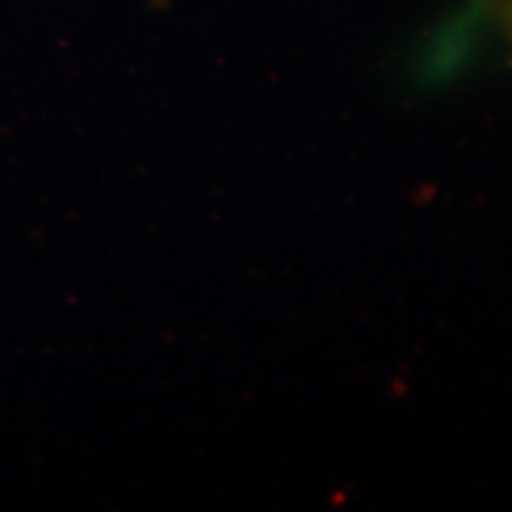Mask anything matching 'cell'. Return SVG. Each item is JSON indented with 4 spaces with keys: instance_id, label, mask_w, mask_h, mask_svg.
<instances>
[{
    "instance_id": "obj_1",
    "label": "cell",
    "mask_w": 512,
    "mask_h": 512,
    "mask_svg": "<svg viewBox=\"0 0 512 512\" xmlns=\"http://www.w3.org/2000/svg\"><path fill=\"white\" fill-rule=\"evenodd\" d=\"M470 6L476 9L478 18L501 37L504 49L512 57V0H470Z\"/></svg>"
}]
</instances>
